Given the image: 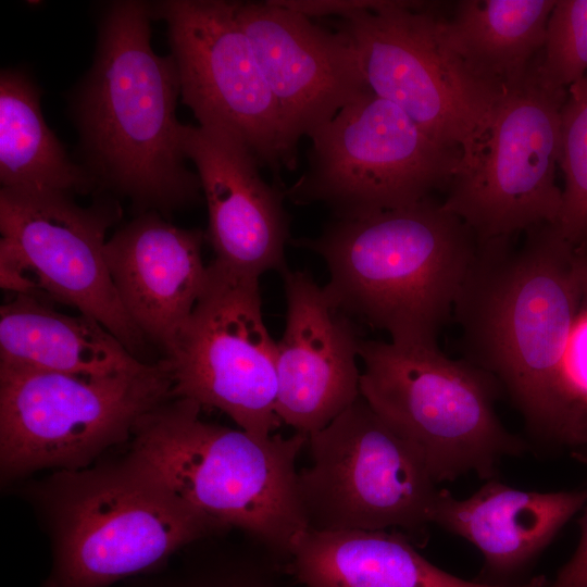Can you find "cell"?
<instances>
[{
    "label": "cell",
    "instance_id": "10",
    "mask_svg": "<svg viewBox=\"0 0 587 587\" xmlns=\"http://www.w3.org/2000/svg\"><path fill=\"white\" fill-rule=\"evenodd\" d=\"M298 473L310 530L401 529L426 539L438 490L422 454L360 397L308 436Z\"/></svg>",
    "mask_w": 587,
    "mask_h": 587
},
{
    "label": "cell",
    "instance_id": "21",
    "mask_svg": "<svg viewBox=\"0 0 587 587\" xmlns=\"http://www.w3.org/2000/svg\"><path fill=\"white\" fill-rule=\"evenodd\" d=\"M52 301L14 295L0 307V364L80 376L135 372L134 357L98 321L54 310ZM155 362V361H154Z\"/></svg>",
    "mask_w": 587,
    "mask_h": 587
},
{
    "label": "cell",
    "instance_id": "9",
    "mask_svg": "<svg viewBox=\"0 0 587 587\" xmlns=\"http://www.w3.org/2000/svg\"><path fill=\"white\" fill-rule=\"evenodd\" d=\"M419 1L375 0L339 20L369 88L467 161L503 92L474 76L452 49L442 17Z\"/></svg>",
    "mask_w": 587,
    "mask_h": 587
},
{
    "label": "cell",
    "instance_id": "19",
    "mask_svg": "<svg viewBox=\"0 0 587 587\" xmlns=\"http://www.w3.org/2000/svg\"><path fill=\"white\" fill-rule=\"evenodd\" d=\"M587 503V490L527 491L496 478L466 499L439 489L430 523L474 545L484 558L474 580L521 584L525 573L561 528Z\"/></svg>",
    "mask_w": 587,
    "mask_h": 587
},
{
    "label": "cell",
    "instance_id": "23",
    "mask_svg": "<svg viewBox=\"0 0 587 587\" xmlns=\"http://www.w3.org/2000/svg\"><path fill=\"white\" fill-rule=\"evenodd\" d=\"M0 183L5 189L74 197L99 192L93 177L46 124L38 85L15 67L0 74Z\"/></svg>",
    "mask_w": 587,
    "mask_h": 587
},
{
    "label": "cell",
    "instance_id": "20",
    "mask_svg": "<svg viewBox=\"0 0 587 587\" xmlns=\"http://www.w3.org/2000/svg\"><path fill=\"white\" fill-rule=\"evenodd\" d=\"M289 557L303 587H547L549 582L544 575L511 586L465 580L427 561L403 533L387 530L308 529Z\"/></svg>",
    "mask_w": 587,
    "mask_h": 587
},
{
    "label": "cell",
    "instance_id": "13",
    "mask_svg": "<svg viewBox=\"0 0 587 587\" xmlns=\"http://www.w3.org/2000/svg\"><path fill=\"white\" fill-rule=\"evenodd\" d=\"M163 359L173 398L216 409L255 437L267 438L280 425L277 347L263 320L259 278L211 261L204 288Z\"/></svg>",
    "mask_w": 587,
    "mask_h": 587
},
{
    "label": "cell",
    "instance_id": "18",
    "mask_svg": "<svg viewBox=\"0 0 587 587\" xmlns=\"http://www.w3.org/2000/svg\"><path fill=\"white\" fill-rule=\"evenodd\" d=\"M205 232L183 228L159 212L136 214L105 243L118 299L148 342L164 358L207 282Z\"/></svg>",
    "mask_w": 587,
    "mask_h": 587
},
{
    "label": "cell",
    "instance_id": "27",
    "mask_svg": "<svg viewBox=\"0 0 587 587\" xmlns=\"http://www.w3.org/2000/svg\"><path fill=\"white\" fill-rule=\"evenodd\" d=\"M547 587H587V503L580 520V537L572 558Z\"/></svg>",
    "mask_w": 587,
    "mask_h": 587
},
{
    "label": "cell",
    "instance_id": "11",
    "mask_svg": "<svg viewBox=\"0 0 587 587\" xmlns=\"http://www.w3.org/2000/svg\"><path fill=\"white\" fill-rule=\"evenodd\" d=\"M308 168L284 193L352 216L430 198L455 175L461 152L426 134L371 89L310 137Z\"/></svg>",
    "mask_w": 587,
    "mask_h": 587
},
{
    "label": "cell",
    "instance_id": "5",
    "mask_svg": "<svg viewBox=\"0 0 587 587\" xmlns=\"http://www.w3.org/2000/svg\"><path fill=\"white\" fill-rule=\"evenodd\" d=\"M360 395L424 458L436 484L497 477L501 460L532 451L495 411L497 382L437 346L361 340Z\"/></svg>",
    "mask_w": 587,
    "mask_h": 587
},
{
    "label": "cell",
    "instance_id": "3",
    "mask_svg": "<svg viewBox=\"0 0 587 587\" xmlns=\"http://www.w3.org/2000/svg\"><path fill=\"white\" fill-rule=\"evenodd\" d=\"M292 243L324 260V288L347 314L392 342L425 346H437L478 247L470 228L432 198L334 216L317 237Z\"/></svg>",
    "mask_w": 587,
    "mask_h": 587
},
{
    "label": "cell",
    "instance_id": "6",
    "mask_svg": "<svg viewBox=\"0 0 587 587\" xmlns=\"http://www.w3.org/2000/svg\"><path fill=\"white\" fill-rule=\"evenodd\" d=\"M47 505L54 545L43 587H109L228 528L125 461L60 471Z\"/></svg>",
    "mask_w": 587,
    "mask_h": 587
},
{
    "label": "cell",
    "instance_id": "4",
    "mask_svg": "<svg viewBox=\"0 0 587 587\" xmlns=\"http://www.w3.org/2000/svg\"><path fill=\"white\" fill-rule=\"evenodd\" d=\"M201 411L184 398L160 404L136 424L124 461L225 526L289 557L309 529L296 469L308 436L260 438L205 422Z\"/></svg>",
    "mask_w": 587,
    "mask_h": 587
},
{
    "label": "cell",
    "instance_id": "17",
    "mask_svg": "<svg viewBox=\"0 0 587 587\" xmlns=\"http://www.w3.org/2000/svg\"><path fill=\"white\" fill-rule=\"evenodd\" d=\"M183 148L208 208L205 240L214 252L212 261L253 278L289 270L285 187L266 183L250 150L225 132L184 124Z\"/></svg>",
    "mask_w": 587,
    "mask_h": 587
},
{
    "label": "cell",
    "instance_id": "16",
    "mask_svg": "<svg viewBox=\"0 0 587 587\" xmlns=\"http://www.w3.org/2000/svg\"><path fill=\"white\" fill-rule=\"evenodd\" d=\"M283 276L286 323L277 347L276 412L310 436L360 397L359 336L354 319L310 274Z\"/></svg>",
    "mask_w": 587,
    "mask_h": 587
},
{
    "label": "cell",
    "instance_id": "8",
    "mask_svg": "<svg viewBox=\"0 0 587 587\" xmlns=\"http://www.w3.org/2000/svg\"><path fill=\"white\" fill-rule=\"evenodd\" d=\"M92 197L85 207L64 192L0 188L1 288L75 308L138 360L154 362V348L124 310L105 261L107 232L123 215L120 199Z\"/></svg>",
    "mask_w": 587,
    "mask_h": 587
},
{
    "label": "cell",
    "instance_id": "25",
    "mask_svg": "<svg viewBox=\"0 0 587 587\" xmlns=\"http://www.w3.org/2000/svg\"><path fill=\"white\" fill-rule=\"evenodd\" d=\"M537 74L549 89H567L587 74V0H557Z\"/></svg>",
    "mask_w": 587,
    "mask_h": 587
},
{
    "label": "cell",
    "instance_id": "24",
    "mask_svg": "<svg viewBox=\"0 0 587 587\" xmlns=\"http://www.w3.org/2000/svg\"><path fill=\"white\" fill-rule=\"evenodd\" d=\"M559 166L564 188L558 226L576 247L587 241V74L567 89L562 107Z\"/></svg>",
    "mask_w": 587,
    "mask_h": 587
},
{
    "label": "cell",
    "instance_id": "2",
    "mask_svg": "<svg viewBox=\"0 0 587 587\" xmlns=\"http://www.w3.org/2000/svg\"><path fill=\"white\" fill-rule=\"evenodd\" d=\"M477 243L457 298L465 361L490 375L522 414L533 445L562 371L579 303L575 246L558 224Z\"/></svg>",
    "mask_w": 587,
    "mask_h": 587
},
{
    "label": "cell",
    "instance_id": "15",
    "mask_svg": "<svg viewBox=\"0 0 587 587\" xmlns=\"http://www.w3.org/2000/svg\"><path fill=\"white\" fill-rule=\"evenodd\" d=\"M234 7L296 148L370 90L358 55L340 30H329L277 0L234 1Z\"/></svg>",
    "mask_w": 587,
    "mask_h": 587
},
{
    "label": "cell",
    "instance_id": "7",
    "mask_svg": "<svg viewBox=\"0 0 587 587\" xmlns=\"http://www.w3.org/2000/svg\"><path fill=\"white\" fill-rule=\"evenodd\" d=\"M173 398L168 362L110 376L0 364V463L4 477L78 471L128 440L138 421Z\"/></svg>",
    "mask_w": 587,
    "mask_h": 587
},
{
    "label": "cell",
    "instance_id": "12",
    "mask_svg": "<svg viewBox=\"0 0 587 587\" xmlns=\"http://www.w3.org/2000/svg\"><path fill=\"white\" fill-rule=\"evenodd\" d=\"M538 62L521 83L503 89L476 150L460 163L441 203L477 243L559 223L563 198L555 172L567 91L544 86Z\"/></svg>",
    "mask_w": 587,
    "mask_h": 587
},
{
    "label": "cell",
    "instance_id": "22",
    "mask_svg": "<svg viewBox=\"0 0 587 587\" xmlns=\"http://www.w3.org/2000/svg\"><path fill=\"white\" fill-rule=\"evenodd\" d=\"M557 0H460L442 17L448 42L471 73L503 90L539 61Z\"/></svg>",
    "mask_w": 587,
    "mask_h": 587
},
{
    "label": "cell",
    "instance_id": "26",
    "mask_svg": "<svg viewBox=\"0 0 587 587\" xmlns=\"http://www.w3.org/2000/svg\"><path fill=\"white\" fill-rule=\"evenodd\" d=\"M166 587H280L263 567L248 562H223L188 570Z\"/></svg>",
    "mask_w": 587,
    "mask_h": 587
},
{
    "label": "cell",
    "instance_id": "1",
    "mask_svg": "<svg viewBox=\"0 0 587 587\" xmlns=\"http://www.w3.org/2000/svg\"><path fill=\"white\" fill-rule=\"evenodd\" d=\"M151 2L101 5L91 66L71 92L80 164L99 192L130 201L136 214H171L201 201L196 171L186 165L180 99L173 57L151 45Z\"/></svg>",
    "mask_w": 587,
    "mask_h": 587
},
{
    "label": "cell",
    "instance_id": "14",
    "mask_svg": "<svg viewBox=\"0 0 587 587\" xmlns=\"http://www.w3.org/2000/svg\"><path fill=\"white\" fill-rule=\"evenodd\" d=\"M151 5L153 21L166 24L180 101L198 125L235 137L274 174L296 170L298 148L289 140L234 1L161 0Z\"/></svg>",
    "mask_w": 587,
    "mask_h": 587
}]
</instances>
